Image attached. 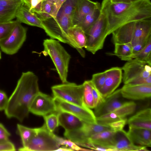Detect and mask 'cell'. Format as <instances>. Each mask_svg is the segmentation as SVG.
Returning a JSON list of instances; mask_svg holds the SVG:
<instances>
[{
  "label": "cell",
  "instance_id": "6da1fadb",
  "mask_svg": "<svg viewBox=\"0 0 151 151\" xmlns=\"http://www.w3.org/2000/svg\"><path fill=\"white\" fill-rule=\"evenodd\" d=\"M106 13L107 36L119 27L134 22L151 19L150 0H136L128 2H112L103 0Z\"/></svg>",
  "mask_w": 151,
  "mask_h": 151
},
{
  "label": "cell",
  "instance_id": "7a4b0ae2",
  "mask_svg": "<svg viewBox=\"0 0 151 151\" xmlns=\"http://www.w3.org/2000/svg\"><path fill=\"white\" fill-rule=\"evenodd\" d=\"M37 76L33 72L22 73L4 111L7 118H15L22 122L28 117L32 101L40 91Z\"/></svg>",
  "mask_w": 151,
  "mask_h": 151
},
{
  "label": "cell",
  "instance_id": "3957f363",
  "mask_svg": "<svg viewBox=\"0 0 151 151\" xmlns=\"http://www.w3.org/2000/svg\"><path fill=\"white\" fill-rule=\"evenodd\" d=\"M42 53L49 55L52 61L62 83L68 82V68L71 58L70 55L56 40L47 39L43 42Z\"/></svg>",
  "mask_w": 151,
  "mask_h": 151
},
{
  "label": "cell",
  "instance_id": "277c9868",
  "mask_svg": "<svg viewBox=\"0 0 151 151\" xmlns=\"http://www.w3.org/2000/svg\"><path fill=\"white\" fill-rule=\"evenodd\" d=\"M107 21L104 6L101 5L100 14L97 20L85 33L86 43L85 48L93 54L103 48L107 37Z\"/></svg>",
  "mask_w": 151,
  "mask_h": 151
},
{
  "label": "cell",
  "instance_id": "5b68a950",
  "mask_svg": "<svg viewBox=\"0 0 151 151\" xmlns=\"http://www.w3.org/2000/svg\"><path fill=\"white\" fill-rule=\"evenodd\" d=\"M59 137L47 128L45 123L41 127L36 128L35 134L24 147L18 149L21 151H56L60 145Z\"/></svg>",
  "mask_w": 151,
  "mask_h": 151
},
{
  "label": "cell",
  "instance_id": "8992f818",
  "mask_svg": "<svg viewBox=\"0 0 151 151\" xmlns=\"http://www.w3.org/2000/svg\"><path fill=\"white\" fill-rule=\"evenodd\" d=\"M41 21L42 29L50 38L69 45L68 31L72 26L71 17L62 15Z\"/></svg>",
  "mask_w": 151,
  "mask_h": 151
},
{
  "label": "cell",
  "instance_id": "52a82bcc",
  "mask_svg": "<svg viewBox=\"0 0 151 151\" xmlns=\"http://www.w3.org/2000/svg\"><path fill=\"white\" fill-rule=\"evenodd\" d=\"M51 89L53 97L81 106H86L83 99V85L68 82L54 85Z\"/></svg>",
  "mask_w": 151,
  "mask_h": 151
},
{
  "label": "cell",
  "instance_id": "ba28073f",
  "mask_svg": "<svg viewBox=\"0 0 151 151\" xmlns=\"http://www.w3.org/2000/svg\"><path fill=\"white\" fill-rule=\"evenodd\" d=\"M111 129L109 126L98 124L84 122L81 127L77 129L65 131L64 136L78 145L86 147L88 139L96 133Z\"/></svg>",
  "mask_w": 151,
  "mask_h": 151
},
{
  "label": "cell",
  "instance_id": "9c48e42d",
  "mask_svg": "<svg viewBox=\"0 0 151 151\" xmlns=\"http://www.w3.org/2000/svg\"><path fill=\"white\" fill-rule=\"evenodd\" d=\"M27 33V29L18 22L10 34L0 41L1 51L9 55L17 53L26 40Z\"/></svg>",
  "mask_w": 151,
  "mask_h": 151
},
{
  "label": "cell",
  "instance_id": "30bf717a",
  "mask_svg": "<svg viewBox=\"0 0 151 151\" xmlns=\"http://www.w3.org/2000/svg\"><path fill=\"white\" fill-rule=\"evenodd\" d=\"M57 111L70 113L83 122L96 124V117L94 112L86 106L76 105L56 97H54Z\"/></svg>",
  "mask_w": 151,
  "mask_h": 151
},
{
  "label": "cell",
  "instance_id": "8fae6325",
  "mask_svg": "<svg viewBox=\"0 0 151 151\" xmlns=\"http://www.w3.org/2000/svg\"><path fill=\"white\" fill-rule=\"evenodd\" d=\"M127 61L122 68L124 84L134 79L151 76V62L136 60Z\"/></svg>",
  "mask_w": 151,
  "mask_h": 151
},
{
  "label": "cell",
  "instance_id": "7c38bea8",
  "mask_svg": "<svg viewBox=\"0 0 151 151\" xmlns=\"http://www.w3.org/2000/svg\"><path fill=\"white\" fill-rule=\"evenodd\" d=\"M151 38V19L136 22L133 35L131 43L133 53L143 48Z\"/></svg>",
  "mask_w": 151,
  "mask_h": 151
},
{
  "label": "cell",
  "instance_id": "4fadbf2b",
  "mask_svg": "<svg viewBox=\"0 0 151 151\" xmlns=\"http://www.w3.org/2000/svg\"><path fill=\"white\" fill-rule=\"evenodd\" d=\"M29 111L35 115L42 116L58 111L54 97L40 91L32 100Z\"/></svg>",
  "mask_w": 151,
  "mask_h": 151
},
{
  "label": "cell",
  "instance_id": "5bb4252c",
  "mask_svg": "<svg viewBox=\"0 0 151 151\" xmlns=\"http://www.w3.org/2000/svg\"><path fill=\"white\" fill-rule=\"evenodd\" d=\"M134 102L127 101L119 108L108 114L96 117L97 123L107 126L113 122L124 118L133 113L137 108Z\"/></svg>",
  "mask_w": 151,
  "mask_h": 151
},
{
  "label": "cell",
  "instance_id": "9a60e30c",
  "mask_svg": "<svg viewBox=\"0 0 151 151\" xmlns=\"http://www.w3.org/2000/svg\"><path fill=\"white\" fill-rule=\"evenodd\" d=\"M122 68L113 67L105 70L106 78L103 87L99 91L105 98H106L119 87L122 79Z\"/></svg>",
  "mask_w": 151,
  "mask_h": 151
},
{
  "label": "cell",
  "instance_id": "2e32d148",
  "mask_svg": "<svg viewBox=\"0 0 151 151\" xmlns=\"http://www.w3.org/2000/svg\"><path fill=\"white\" fill-rule=\"evenodd\" d=\"M123 98L120 89L114 91L105 98L102 104L94 109V112L96 117L108 114L120 107L127 101Z\"/></svg>",
  "mask_w": 151,
  "mask_h": 151
},
{
  "label": "cell",
  "instance_id": "e0dca14e",
  "mask_svg": "<svg viewBox=\"0 0 151 151\" xmlns=\"http://www.w3.org/2000/svg\"><path fill=\"white\" fill-rule=\"evenodd\" d=\"M116 134V132L111 129L96 133L88 139L86 147L91 149V146L93 145L114 151L113 148Z\"/></svg>",
  "mask_w": 151,
  "mask_h": 151
},
{
  "label": "cell",
  "instance_id": "ac0fdd59",
  "mask_svg": "<svg viewBox=\"0 0 151 151\" xmlns=\"http://www.w3.org/2000/svg\"><path fill=\"white\" fill-rule=\"evenodd\" d=\"M120 89L122 96L127 99L142 100L150 98L151 96V84L134 86L124 84Z\"/></svg>",
  "mask_w": 151,
  "mask_h": 151
},
{
  "label": "cell",
  "instance_id": "d6986e66",
  "mask_svg": "<svg viewBox=\"0 0 151 151\" xmlns=\"http://www.w3.org/2000/svg\"><path fill=\"white\" fill-rule=\"evenodd\" d=\"M69 45L76 49L81 56L84 58L85 52L83 48L86 43V37L84 32L78 26H72L68 31Z\"/></svg>",
  "mask_w": 151,
  "mask_h": 151
},
{
  "label": "cell",
  "instance_id": "ffe728a7",
  "mask_svg": "<svg viewBox=\"0 0 151 151\" xmlns=\"http://www.w3.org/2000/svg\"><path fill=\"white\" fill-rule=\"evenodd\" d=\"M126 134L129 139L134 144L146 147H151L150 130L129 127Z\"/></svg>",
  "mask_w": 151,
  "mask_h": 151
},
{
  "label": "cell",
  "instance_id": "44dd1931",
  "mask_svg": "<svg viewBox=\"0 0 151 151\" xmlns=\"http://www.w3.org/2000/svg\"><path fill=\"white\" fill-rule=\"evenodd\" d=\"M129 127L151 129V109L141 110L127 119Z\"/></svg>",
  "mask_w": 151,
  "mask_h": 151
},
{
  "label": "cell",
  "instance_id": "7402d4cb",
  "mask_svg": "<svg viewBox=\"0 0 151 151\" xmlns=\"http://www.w3.org/2000/svg\"><path fill=\"white\" fill-rule=\"evenodd\" d=\"M100 6V4L97 2L79 0L72 18V26H77L86 15Z\"/></svg>",
  "mask_w": 151,
  "mask_h": 151
},
{
  "label": "cell",
  "instance_id": "603a6c76",
  "mask_svg": "<svg viewBox=\"0 0 151 151\" xmlns=\"http://www.w3.org/2000/svg\"><path fill=\"white\" fill-rule=\"evenodd\" d=\"M114 151H147L146 147L134 144L127 137L126 132L123 129L116 132Z\"/></svg>",
  "mask_w": 151,
  "mask_h": 151
},
{
  "label": "cell",
  "instance_id": "cb8c5ba5",
  "mask_svg": "<svg viewBox=\"0 0 151 151\" xmlns=\"http://www.w3.org/2000/svg\"><path fill=\"white\" fill-rule=\"evenodd\" d=\"M19 22L42 29L41 19L34 13L30 12L23 3L17 8L15 15Z\"/></svg>",
  "mask_w": 151,
  "mask_h": 151
},
{
  "label": "cell",
  "instance_id": "d4e9b609",
  "mask_svg": "<svg viewBox=\"0 0 151 151\" xmlns=\"http://www.w3.org/2000/svg\"><path fill=\"white\" fill-rule=\"evenodd\" d=\"M58 112L59 125L63 127L65 131H71L79 129L84 122L70 113Z\"/></svg>",
  "mask_w": 151,
  "mask_h": 151
},
{
  "label": "cell",
  "instance_id": "484cf974",
  "mask_svg": "<svg viewBox=\"0 0 151 151\" xmlns=\"http://www.w3.org/2000/svg\"><path fill=\"white\" fill-rule=\"evenodd\" d=\"M120 59L122 60L126 61L136 60L151 62V38L141 50L129 55L122 57Z\"/></svg>",
  "mask_w": 151,
  "mask_h": 151
},
{
  "label": "cell",
  "instance_id": "4316f807",
  "mask_svg": "<svg viewBox=\"0 0 151 151\" xmlns=\"http://www.w3.org/2000/svg\"><path fill=\"white\" fill-rule=\"evenodd\" d=\"M100 12L101 6L94 9L86 15L76 26L81 28L85 33L97 20Z\"/></svg>",
  "mask_w": 151,
  "mask_h": 151
},
{
  "label": "cell",
  "instance_id": "83f0119b",
  "mask_svg": "<svg viewBox=\"0 0 151 151\" xmlns=\"http://www.w3.org/2000/svg\"><path fill=\"white\" fill-rule=\"evenodd\" d=\"M58 11L55 5L49 0H44L40 11L36 15L41 20L56 17Z\"/></svg>",
  "mask_w": 151,
  "mask_h": 151
},
{
  "label": "cell",
  "instance_id": "f1b7e54d",
  "mask_svg": "<svg viewBox=\"0 0 151 151\" xmlns=\"http://www.w3.org/2000/svg\"><path fill=\"white\" fill-rule=\"evenodd\" d=\"M17 127L18 132L21 139L22 147H24L35 134L36 128L28 127L20 124H17Z\"/></svg>",
  "mask_w": 151,
  "mask_h": 151
},
{
  "label": "cell",
  "instance_id": "f546056e",
  "mask_svg": "<svg viewBox=\"0 0 151 151\" xmlns=\"http://www.w3.org/2000/svg\"><path fill=\"white\" fill-rule=\"evenodd\" d=\"M83 99L86 106L91 109H94V105L90 80H86L83 83Z\"/></svg>",
  "mask_w": 151,
  "mask_h": 151
},
{
  "label": "cell",
  "instance_id": "4dcf8cb0",
  "mask_svg": "<svg viewBox=\"0 0 151 151\" xmlns=\"http://www.w3.org/2000/svg\"><path fill=\"white\" fill-rule=\"evenodd\" d=\"M79 0H66L62 5L57 16L65 15L72 18Z\"/></svg>",
  "mask_w": 151,
  "mask_h": 151
},
{
  "label": "cell",
  "instance_id": "1f68e13d",
  "mask_svg": "<svg viewBox=\"0 0 151 151\" xmlns=\"http://www.w3.org/2000/svg\"><path fill=\"white\" fill-rule=\"evenodd\" d=\"M59 115L58 111L43 116L47 128L51 132H53L59 125Z\"/></svg>",
  "mask_w": 151,
  "mask_h": 151
},
{
  "label": "cell",
  "instance_id": "d6a6232c",
  "mask_svg": "<svg viewBox=\"0 0 151 151\" xmlns=\"http://www.w3.org/2000/svg\"><path fill=\"white\" fill-rule=\"evenodd\" d=\"M18 22L17 20L0 22V41L10 34Z\"/></svg>",
  "mask_w": 151,
  "mask_h": 151
},
{
  "label": "cell",
  "instance_id": "836d02e7",
  "mask_svg": "<svg viewBox=\"0 0 151 151\" xmlns=\"http://www.w3.org/2000/svg\"><path fill=\"white\" fill-rule=\"evenodd\" d=\"M114 45V50L112 55L119 58L133 53L132 47L130 44H115Z\"/></svg>",
  "mask_w": 151,
  "mask_h": 151
},
{
  "label": "cell",
  "instance_id": "e575fe53",
  "mask_svg": "<svg viewBox=\"0 0 151 151\" xmlns=\"http://www.w3.org/2000/svg\"><path fill=\"white\" fill-rule=\"evenodd\" d=\"M17 8H12L0 5V22L12 20L15 17Z\"/></svg>",
  "mask_w": 151,
  "mask_h": 151
},
{
  "label": "cell",
  "instance_id": "d590c367",
  "mask_svg": "<svg viewBox=\"0 0 151 151\" xmlns=\"http://www.w3.org/2000/svg\"><path fill=\"white\" fill-rule=\"evenodd\" d=\"M44 0H24L23 4L31 12L36 14L40 11Z\"/></svg>",
  "mask_w": 151,
  "mask_h": 151
},
{
  "label": "cell",
  "instance_id": "8d00e7d4",
  "mask_svg": "<svg viewBox=\"0 0 151 151\" xmlns=\"http://www.w3.org/2000/svg\"><path fill=\"white\" fill-rule=\"evenodd\" d=\"M106 78V73L105 71L93 74L90 81L95 87L99 91L104 84Z\"/></svg>",
  "mask_w": 151,
  "mask_h": 151
},
{
  "label": "cell",
  "instance_id": "74e56055",
  "mask_svg": "<svg viewBox=\"0 0 151 151\" xmlns=\"http://www.w3.org/2000/svg\"><path fill=\"white\" fill-rule=\"evenodd\" d=\"M59 141L60 145H65L66 147L72 149L73 151H89L92 150L82 148L75 142L69 139H65L59 137Z\"/></svg>",
  "mask_w": 151,
  "mask_h": 151
},
{
  "label": "cell",
  "instance_id": "f35d334b",
  "mask_svg": "<svg viewBox=\"0 0 151 151\" xmlns=\"http://www.w3.org/2000/svg\"><path fill=\"white\" fill-rule=\"evenodd\" d=\"M91 83L94 101V109L102 104L105 101V98L103 96L100 91L95 87L91 82Z\"/></svg>",
  "mask_w": 151,
  "mask_h": 151
},
{
  "label": "cell",
  "instance_id": "ab89813d",
  "mask_svg": "<svg viewBox=\"0 0 151 151\" xmlns=\"http://www.w3.org/2000/svg\"><path fill=\"white\" fill-rule=\"evenodd\" d=\"M126 118L113 122L109 124L108 126L111 129L115 132L122 131L127 124Z\"/></svg>",
  "mask_w": 151,
  "mask_h": 151
},
{
  "label": "cell",
  "instance_id": "60d3db41",
  "mask_svg": "<svg viewBox=\"0 0 151 151\" xmlns=\"http://www.w3.org/2000/svg\"><path fill=\"white\" fill-rule=\"evenodd\" d=\"M147 84H151V76L146 78H140L134 79L124 84L134 86Z\"/></svg>",
  "mask_w": 151,
  "mask_h": 151
},
{
  "label": "cell",
  "instance_id": "b9f144b4",
  "mask_svg": "<svg viewBox=\"0 0 151 151\" xmlns=\"http://www.w3.org/2000/svg\"><path fill=\"white\" fill-rule=\"evenodd\" d=\"M22 3V0H0V6L12 8H17Z\"/></svg>",
  "mask_w": 151,
  "mask_h": 151
},
{
  "label": "cell",
  "instance_id": "7bdbcfd3",
  "mask_svg": "<svg viewBox=\"0 0 151 151\" xmlns=\"http://www.w3.org/2000/svg\"><path fill=\"white\" fill-rule=\"evenodd\" d=\"M11 135L4 126L0 123V143L9 140Z\"/></svg>",
  "mask_w": 151,
  "mask_h": 151
},
{
  "label": "cell",
  "instance_id": "ee69618b",
  "mask_svg": "<svg viewBox=\"0 0 151 151\" xmlns=\"http://www.w3.org/2000/svg\"><path fill=\"white\" fill-rule=\"evenodd\" d=\"M16 150L14 144L9 140L0 143V151H14Z\"/></svg>",
  "mask_w": 151,
  "mask_h": 151
},
{
  "label": "cell",
  "instance_id": "f6af8a7d",
  "mask_svg": "<svg viewBox=\"0 0 151 151\" xmlns=\"http://www.w3.org/2000/svg\"><path fill=\"white\" fill-rule=\"evenodd\" d=\"M8 98L4 91L0 90V111H4L8 102Z\"/></svg>",
  "mask_w": 151,
  "mask_h": 151
},
{
  "label": "cell",
  "instance_id": "bcb514c9",
  "mask_svg": "<svg viewBox=\"0 0 151 151\" xmlns=\"http://www.w3.org/2000/svg\"><path fill=\"white\" fill-rule=\"evenodd\" d=\"M55 5L58 12L62 5L66 0H49Z\"/></svg>",
  "mask_w": 151,
  "mask_h": 151
},
{
  "label": "cell",
  "instance_id": "7dc6e473",
  "mask_svg": "<svg viewBox=\"0 0 151 151\" xmlns=\"http://www.w3.org/2000/svg\"><path fill=\"white\" fill-rule=\"evenodd\" d=\"M56 151H73V150L70 148L67 147H60L57 149Z\"/></svg>",
  "mask_w": 151,
  "mask_h": 151
},
{
  "label": "cell",
  "instance_id": "c3c4849f",
  "mask_svg": "<svg viewBox=\"0 0 151 151\" xmlns=\"http://www.w3.org/2000/svg\"><path fill=\"white\" fill-rule=\"evenodd\" d=\"M129 2V0H114L113 2Z\"/></svg>",
  "mask_w": 151,
  "mask_h": 151
},
{
  "label": "cell",
  "instance_id": "681fc988",
  "mask_svg": "<svg viewBox=\"0 0 151 151\" xmlns=\"http://www.w3.org/2000/svg\"><path fill=\"white\" fill-rule=\"evenodd\" d=\"M135 0H129V1L130 2L133 1H135Z\"/></svg>",
  "mask_w": 151,
  "mask_h": 151
},
{
  "label": "cell",
  "instance_id": "f907efd6",
  "mask_svg": "<svg viewBox=\"0 0 151 151\" xmlns=\"http://www.w3.org/2000/svg\"><path fill=\"white\" fill-rule=\"evenodd\" d=\"M1 52L0 51V60L1 59Z\"/></svg>",
  "mask_w": 151,
  "mask_h": 151
},
{
  "label": "cell",
  "instance_id": "816d5d0a",
  "mask_svg": "<svg viewBox=\"0 0 151 151\" xmlns=\"http://www.w3.org/2000/svg\"><path fill=\"white\" fill-rule=\"evenodd\" d=\"M110 1L112 2H113L114 0H110Z\"/></svg>",
  "mask_w": 151,
  "mask_h": 151
},
{
  "label": "cell",
  "instance_id": "f5cc1de1",
  "mask_svg": "<svg viewBox=\"0 0 151 151\" xmlns=\"http://www.w3.org/2000/svg\"><path fill=\"white\" fill-rule=\"evenodd\" d=\"M23 0V1H24V0Z\"/></svg>",
  "mask_w": 151,
  "mask_h": 151
}]
</instances>
